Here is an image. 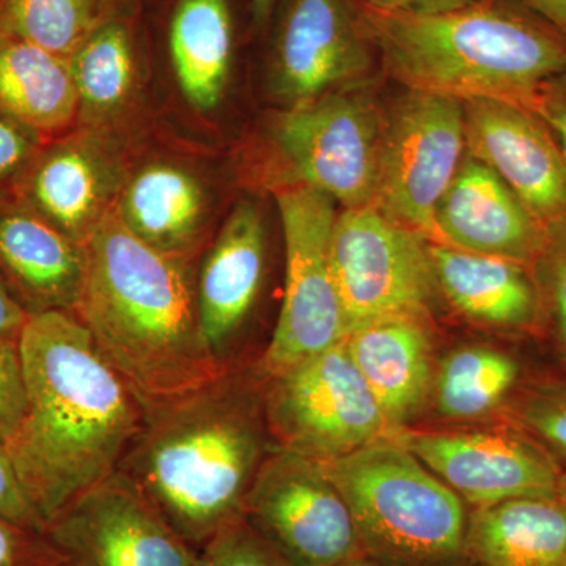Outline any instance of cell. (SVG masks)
<instances>
[{
	"label": "cell",
	"instance_id": "1",
	"mask_svg": "<svg viewBox=\"0 0 566 566\" xmlns=\"http://www.w3.org/2000/svg\"><path fill=\"white\" fill-rule=\"evenodd\" d=\"M20 352L28 412L6 450L48 526L118 471L147 408L71 312L31 315Z\"/></svg>",
	"mask_w": 566,
	"mask_h": 566
},
{
	"label": "cell",
	"instance_id": "2",
	"mask_svg": "<svg viewBox=\"0 0 566 566\" xmlns=\"http://www.w3.org/2000/svg\"><path fill=\"white\" fill-rule=\"evenodd\" d=\"M84 256L73 314L147 412L230 370L203 344L188 259L145 244L114 210L85 241Z\"/></svg>",
	"mask_w": 566,
	"mask_h": 566
},
{
	"label": "cell",
	"instance_id": "3",
	"mask_svg": "<svg viewBox=\"0 0 566 566\" xmlns=\"http://www.w3.org/2000/svg\"><path fill=\"white\" fill-rule=\"evenodd\" d=\"M263 394L256 398L232 368L147 412L117 472L199 553L241 516L266 460Z\"/></svg>",
	"mask_w": 566,
	"mask_h": 566
},
{
	"label": "cell",
	"instance_id": "4",
	"mask_svg": "<svg viewBox=\"0 0 566 566\" xmlns=\"http://www.w3.org/2000/svg\"><path fill=\"white\" fill-rule=\"evenodd\" d=\"M387 71L411 91L495 98L534 107L566 71V39L521 0H480L464 9L411 14L357 6Z\"/></svg>",
	"mask_w": 566,
	"mask_h": 566
},
{
	"label": "cell",
	"instance_id": "5",
	"mask_svg": "<svg viewBox=\"0 0 566 566\" xmlns=\"http://www.w3.org/2000/svg\"><path fill=\"white\" fill-rule=\"evenodd\" d=\"M322 464L368 557L386 566H463V499L400 442L379 439Z\"/></svg>",
	"mask_w": 566,
	"mask_h": 566
},
{
	"label": "cell",
	"instance_id": "6",
	"mask_svg": "<svg viewBox=\"0 0 566 566\" xmlns=\"http://www.w3.org/2000/svg\"><path fill=\"white\" fill-rule=\"evenodd\" d=\"M357 84L289 107L273 128L289 186L327 193L346 210L375 205L385 139L386 115Z\"/></svg>",
	"mask_w": 566,
	"mask_h": 566
},
{
	"label": "cell",
	"instance_id": "7",
	"mask_svg": "<svg viewBox=\"0 0 566 566\" xmlns=\"http://www.w3.org/2000/svg\"><path fill=\"white\" fill-rule=\"evenodd\" d=\"M268 378L264 416L281 449L326 463L389 428L345 340Z\"/></svg>",
	"mask_w": 566,
	"mask_h": 566
},
{
	"label": "cell",
	"instance_id": "8",
	"mask_svg": "<svg viewBox=\"0 0 566 566\" xmlns=\"http://www.w3.org/2000/svg\"><path fill=\"white\" fill-rule=\"evenodd\" d=\"M331 266L346 335L390 316L420 315L439 290L430 238L376 205L338 212Z\"/></svg>",
	"mask_w": 566,
	"mask_h": 566
},
{
	"label": "cell",
	"instance_id": "9",
	"mask_svg": "<svg viewBox=\"0 0 566 566\" xmlns=\"http://www.w3.org/2000/svg\"><path fill=\"white\" fill-rule=\"evenodd\" d=\"M285 241V296L260 374H282L346 337L344 311L331 266L335 200L307 186L275 193Z\"/></svg>",
	"mask_w": 566,
	"mask_h": 566
},
{
	"label": "cell",
	"instance_id": "10",
	"mask_svg": "<svg viewBox=\"0 0 566 566\" xmlns=\"http://www.w3.org/2000/svg\"><path fill=\"white\" fill-rule=\"evenodd\" d=\"M241 517L293 566H338L364 553L323 464L281 447L260 465Z\"/></svg>",
	"mask_w": 566,
	"mask_h": 566
},
{
	"label": "cell",
	"instance_id": "11",
	"mask_svg": "<svg viewBox=\"0 0 566 566\" xmlns=\"http://www.w3.org/2000/svg\"><path fill=\"white\" fill-rule=\"evenodd\" d=\"M464 150L463 102L438 93L409 92L386 115L376 207L438 240L436 208Z\"/></svg>",
	"mask_w": 566,
	"mask_h": 566
},
{
	"label": "cell",
	"instance_id": "12",
	"mask_svg": "<svg viewBox=\"0 0 566 566\" xmlns=\"http://www.w3.org/2000/svg\"><path fill=\"white\" fill-rule=\"evenodd\" d=\"M44 535L55 566H191L197 554L120 472L74 499Z\"/></svg>",
	"mask_w": 566,
	"mask_h": 566
},
{
	"label": "cell",
	"instance_id": "13",
	"mask_svg": "<svg viewBox=\"0 0 566 566\" xmlns=\"http://www.w3.org/2000/svg\"><path fill=\"white\" fill-rule=\"evenodd\" d=\"M398 442L476 509L566 494L549 458L509 422L465 433H409Z\"/></svg>",
	"mask_w": 566,
	"mask_h": 566
},
{
	"label": "cell",
	"instance_id": "14",
	"mask_svg": "<svg viewBox=\"0 0 566 566\" xmlns=\"http://www.w3.org/2000/svg\"><path fill=\"white\" fill-rule=\"evenodd\" d=\"M370 48L352 0H290L275 35V95L292 107L363 82Z\"/></svg>",
	"mask_w": 566,
	"mask_h": 566
},
{
	"label": "cell",
	"instance_id": "15",
	"mask_svg": "<svg viewBox=\"0 0 566 566\" xmlns=\"http://www.w3.org/2000/svg\"><path fill=\"white\" fill-rule=\"evenodd\" d=\"M465 150L516 193L543 226L566 218V163L553 129L526 104L463 102Z\"/></svg>",
	"mask_w": 566,
	"mask_h": 566
},
{
	"label": "cell",
	"instance_id": "16",
	"mask_svg": "<svg viewBox=\"0 0 566 566\" xmlns=\"http://www.w3.org/2000/svg\"><path fill=\"white\" fill-rule=\"evenodd\" d=\"M122 185L114 153L87 129L41 148L13 191L21 203L84 248L114 210Z\"/></svg>",
	"mask_w": 566,
	"mask_h": 566
},
{
	"label": "cell",
	"instance_id": "17",
	"mask_svg": "<svg viewBox=\"0 0 566 566\" xmlns=\"http://www.w3.org/2000/svg\"><path fill=\"white\" fill-rule=\"evenodd\" d=\"M434 222L442 244L528 268L545 244L546 227L494 170L469 153L439 200Z\"/></svg>",
	"mask_w": 566,
	"mask_h": 566
},
{
	"label": "cell",
	"instance_id": "18",
	"mask_svg": "<svg viewBox=\"0 0 566 566\" xmlns=\"http://www.w3.org/2000/svg\"><path fill=\"white\" fill-rule=\"evenodd\" d=\"M266 268V232L255 205H237L196 277L200 334L211 356L230 368L232 346L251 315Z\"/></svg>",
	"mask_w": 566,
	"mask_h": 566
},
{
	"label": "cell",
	"instance_id": "19",
	"mask_svg": "<svg viewBox=\"0 0 566 566\" xmlns=\"http://www.w3.org/2000/svg\"><path fill=\"white\" fill-rule=\"evenodd\" d=\"M84 248L31 208L0 199V275L31 315L73 314L84 285Z\"/></svg>",
	"mask_w": 566,
	"mask_h": 566
},
{
	"label": "cell",
	"instance_id": "20",
	"mask_svg": "<svg viewBox=\"0 0 566 566\" xmlns=\"http://www.w3.org/2000/svg\"><path fill=\"white\" fill-rule=\"evenodd\" d=\"M439 290L461 314L505 333L538 337L542 305L531 268L431 243Z\"/></svg>",
	"mask_w": 566,
	"mask_h": 566
},
{
	"label": "cell",
	"instance_id": "21",
	"mask_svg": "<svg viewBox=\"0 0 566 566\" xmlns=\"http://www.w3.org/2000/svg\"><path fill=\"white\" fill-rule=\"evenodd\" d=\"M345 344L389 428L412 419L433 376L430 338L420 315L365 324L346 335Z\"/></svg>",
	"mask_w": 566,
	"mask_h": 566
},
{
	"label": "cell",
	"instance_id": "22",
	"mask_svg": "<svg viewBox=\"0 0 566 566\" xmlns=\"http://www.w3.org/2000/svg\"><path fill=\"white\" fill-rule=\"evenodd\" d=\"M463 566H566V494L475 509Z\"/></svg>",
	"mask_w": 566,
	"mask_h": 566
},
{
	"label": "cell",
	"instance_id": "23",
	"mask_svg": "<svg viewBox=\"0 0 566 566\" xmlns=\"http://www.w3.org/2000/svg\"><path fill=\"white\" fill-rule=\"evenodd\" d=\"M115 214L145 244L189 259L207 216V193L189 170L151 163L123 180Z\"/></svg>",
	"mask_w": 566,
	"mask_h": 566
},
{
	"label": "cell",
	"instance_id": "24",
	"mask_svg": "<svg viewBox=\"0 0 566 566\" xmlns=\"http://www.w3.org/2000/svg\"><path fill=\"white\" fill-rule=\"evenodd\" d=\"M77 109L69 59L0 33V114L44 137L69 128Z\"/></svg>",
	"mask_w": 566,
	"mask_h": 566
},
{
	"label": "cell",
	"instance_id": "25",
	"mask_svg": "<svg viewBox=\"0 0 566 566\" xmlns=\"http://www.w3.org/2000/svg\"><path fill=\"white\" fill-rule=\"evenodd\" d=\"M169 51L186 102L202 112L218 107L233 59L229 0H178L170 20Z\"/></svg>",
	"mask_w": 566,
	"mask_h": 566
},
{
	"label": "cell",
	"instance_id": "26",
	"mask_svg": "<svg viewBox=\"0 0 566 566\" xmlns=\"http://www.w3.org/2000/svg\"><path fill=\"white\" fill-rule=\"evenodd\" d=\"M69 61L80 103L77 118L88 132L128 109L137 92V57L129 22L118 11Z\"/></svg>",
	"mask_w": 566,
	"mask_h": 566
},
{
	"label": "cell",
	"instance_id": "27",
	"mask_svg": "<svg viewBox=\"0 0 566 566\" xmlns=\"http://www.w3.org/2000/svg\"><path fill=\"white\" fill-rule=\"evenodd\" d=\"M527 371L516 354L465 346L446 357L436 378V406L449 419H475L506 405Z\"/></svg>",
	"mask_w": 566,
	"mask_h": 566
},
{
	"label": "cell",
	"instance_id": "28",
	"mask_svg": "<svg viewBox=\"0 0 566 566\" xmlns=\"http://www.w3.org/2000/svg\"><path fill=\"white\" fill-rule=\"evenodd\" d=\"M115 13V0H2L0 33L70 59Z\"/></svg>",
	"mask_w": 566,
	"mask_h": 566
},
{
	"label": "cell",
	"instance_id": "29",
	"mask_svg": "<svg viewBox=\"0 0 566 566\" xmlns=\"http://www.w3.org/2000/svg\"><path fill=\"white\" fill-rule=\"evenodd\" d=\"M557 360L524 376L506 403V417L549 458L566 488V359Z\"/></svg>",
	"mask_w": 566,
	"mask_h": 566
},
{
	"label": "cell",
	"instance_id": "30",
	"mask_svg": "<svg viewBox=\"0 0 566 566\" xmlns=\"http://www.w3.org/2000/svg\"><path fill=\"white\" fill-rule=\"evenodd\" d=\"M539 305V338L553 345L557 359H566V218L546 226L545 244L531 264Z\"/></svg>",
	"mask_w": 566,
	"mask_h": 566
},
{
	"label": "cell",
	"instance_id": "31",
	"mask_svg": "<svg viewBox=\"0 0 566 566\" xmlns=\"http://www.w3.org/2000/svg\"><path fill=\"white\" fill-rule=\"evenodd\" d=\"M203 566H293L252 531L243 517H234L199 551Z\"/></svg>",
	"mask_w": 566,
	"mask_h": 566
},
{
	"label": "cell",
	"instance_id": "32",
	"mask_svg": "<svg viewBox=\"0 0 566 566\" xmlns=\"http://www.w3.org/2000/svg\"><path fill=\"white\" fill-rule=\"evenodd\" d=\"M28 412L20 344L0 340V446L7 447Z\"/></svg>",
	"mask_w": 566,
	"mask_h": 566
},
{
	"label": "cell",
	"instance_id": "33",
	"mask_svg": "<svg viewBox=\"0 0 566 566\" xmlns=\"http://www.w3.org/2000/svg\"><path fill=\"white\" fill-rule=\"evenodd\" d=\"M43 148V136L24 123L0 114V191L13 188Z\"/></svg>",
	"mask_w": 566,
	"mask_h": 566
},
{
	"label": "cell",
	"instance_id": "34",
	"mask_svg": "<svg viewBox=\"0 0 566 566\" xmlns=\"http://www.w3.org/2000/svg\"><path fill=\"white\" fill-rule=\"evenodd\" d=\"M0 566H55L46 535L0 515Z\"/></svg>",
	"mask_w": 566,
	"mask_h": 566
},
{
	"label": "cell",
	"instance_id": "35",
	"mask_svg": "<svg viewBox=\"0 0 566 566\" xmlns=\"http://www.w3.org/2000/svg\"><path fill=\"white\" fill-rule=\"evenodd\" d=\"M0 515L18 526L31 528L41 534L46 531V523L22 490L13 464L7 455L6 447L2 446H0Z\"/></svg>",
	"mask_w": 566,
	"mask_h": 566
},
{
	"label": "cell",
	"instance_id": "36",
	"mask_svg": "<svg viewBox=\"0 0 566 566\" xmlns=\"http://www.w3.org/2000/svg\"><path fill=\"white\" fill-rule=\"evenodd\" d=\"M535 111L553 129L566 163V71L543 87L536 99Z\"/></svg>",
	"mask_w": 566,
	"mask_h": 566
},
{
	"label": "cell",
	"instance_id": "37",
	"mask_svg": "<svg viewBox=\"0 0 566 566\" xmlns=\"http://www.w3.org/2000/svg\"><path fill=\"white\" fill-rule=\"evenodd\" d=\"M29 318H31V314L11 293L9 285L0 275V340L20 344L22 331H24Z\"/></svg>",
	"mask_w": 566,
	"mask_h": 566
},
{
	"label": "cell",
	"instance_id": "38",
	"mask_svg": "<svg viewBox=\"0 0 566 566\" xmlns=\"http://www.w3.org/2000/svg\"><path fill=\"white\" fill-rule=\"evenodd\" d=\"M378 9L411 14H438L464 9L480 0H365Z\"/></svg>",
	"mask_w": 566,
	"mask_h": 566
},
{
	"label": "cell",
	"instance_id": "39",
	"mask_svg": "<svg viewBox=\"0 0 566 566\" xmlns=\"http://www.w3.org/2000/svg\"><path fill=\"white\" fill-rule=\"evenodd\" d=\"M521 2L545 18L566 39V0H521Z\"/></svg>",
	"mask_w": 566,
	"mask_h": 566
},
{
	"label": "cell",
	"instance_id": "40",
	"mask_svg": "<svg viewBox=\"0 0 566 566\" xmlns=\"http://www.w3.org/2000/svg\"><path fill=\"white\" fill-rule=\"evenodd\" d=\"M253 18L259 24H264L270 20L275 6V0H251Z\"/></svg>",
	"mask_w": 566,
	"mask_h": 566
},
{
	"label": "cell",
	"instance_id": "41",
	"mask_svg": "<svg viewBox=\"0 0 566 566\" xmlns=\"http://www.w3.org/2000/svg\"><path fill=\"white\" fill-rule=\"evenodd\" d=\"M338 566H386L382 564H379L378 560H375V558L368 557L367 554H357V556H354L352 558H348V560H345L344 564H340Z\"/></svg>",
	"mask_w": 566,
	"mask_h": 566
},
{
	"label": "cell",
	"instance_id": "42",
	"mask_svg": "<svg viewBox=\"0 0 566 566\" xmlns=\"http://www.w3.org/2000/svg\"><path fill=\"white\" fill-rule=\"evenodd\" d=\"M191 566H203L202 560H200L199 553H197L196 557H193Z\"/></svg>",
	"mask_w": 566,
	"mask_h": 566
},
{
	"label": "cell",
	"instance_id": "43",
	"mask_svg": "<svg viewBox=\"0 0 566 566\" xmlns=\"http://www.w3.org/2000/svg\"><path fill=\"white\" fill-rule=\"evenodd\" d=\"M0 2H2V0H0Z\"/></svg>",
	"mask_w": 566,
	"mask_h": 566
}]
</instances>
